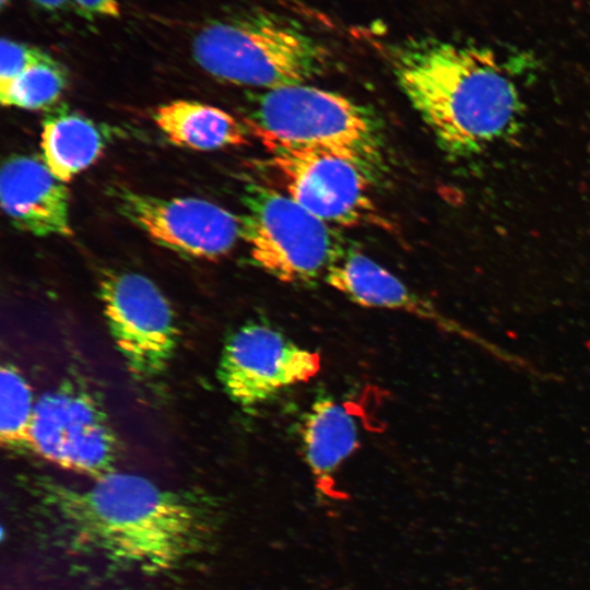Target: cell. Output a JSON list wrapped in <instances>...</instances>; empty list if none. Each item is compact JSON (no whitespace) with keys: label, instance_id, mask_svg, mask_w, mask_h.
Here are the masks:
<instances>
[{"label":"cell","instance_id":"d6986e66","mask_svg":"<svg viewBox=\"0 0 590 590\" xmlns=\"http://www.w3.org/2000/svg\"><path fill=\"white\" fill-rule=\"evenodd\" d=\"M78 14L88 20L116 19L120 15L118 0H70Z\"/></svg>","mask_w":590,"mask_h":590},{"label":"cell","instance_id":"e0dca14e","mask_svg":"<svg viewBox=\"0 0 590 590\" xmlns=\"http://www.w3.org/2000/svg\"><path fill=\"white\" fill-rule=\"evenodd\" d=\"M67 83V71L50 56L17 76L0 93V101L3 106L23 109L48 108L61 96Z\"/></svg>","mask_w":590,"mask_h":590},{"label":"cell","instance_id":"8992f818","mask_svg":"<svg viewBox=\"0 0 590 590\" xmlns=\"http://www.w3.org/2000/svg\"><path fill=\"white\" fill-rule=\"evenodd\" d=\"M30 447L51 463L97 479L117 460L118 444L92 393L66 382L35 404Z\"/></svg>","mask_w":590,"mask_h":590},{"label":"cell","instance_id":"2e32d148","mask_svg":"<svg viewBox=\"0 0 590 590\" xmlns=\"http://www.w3.org/2000/svg\"><path fill=\"white\" fill-rule=\"evenodd\" d=\"M32 389L11 364L0 369V440L8 447L28 445L35 411Z\"/></svg>","mask_w":590,"mask_h":590},{"label":"cell","instance_id":"8fae6325","mask_svg":"<svg viewBox=\"0 0 590 590\" xmlns=\"http://www.w3.org/2000/svg\"><path fill=\"white\" fill-rule=\"evenodd\" d=\"M1 206L11 224L35 236H70L69 191L36 155L7 158L0 174Z\"/></svg>","mask_w":590,"mask_h":590},{"label":"cell","instance_id":"9a60e30c","mask_svg":"<svg viewBox=\"0 0 590 590\" xmlns=\"http://www.w3.org/2000/svg\"><path fill=\"white\" fill-rule=\"evenodd\" d=\"M104 146L105 138L96 123L64 106L50 109L43 119V160L63 182L91 166Z\"/></svg>","mask_w":590,"mask_h":590},{"label":"cell","instance_id":"7c38bea8","mask_svg":"<svg viewBox=\"0 0 590 590\" xmlns=\"http://www.w3.org/2000/svg\"><path fill=\"white\" fill-rule=\"evenodd\" d=\"M323 280L359 306L404 311L448 327L427 300L362 252L340 250Z\"/></svg>","mask_w":590,"mask_h":590},{"label":"cell","instance_id":"9c48e42d","mask_svg":"<svg viewBox=\"0 0 590 590\" xmlns=\"http://www.w3.org/2000/svg\"><path fill=\"white\" fill-rule=\"evenodd\" d=\"M320 368L317 352L299 346L271 326L250 322L228 338L217 375L233 401L253 406L309 381Z\"/></svg>","mask_w":590,"mask_h":590},{"label":"cell","instance_id":"44dd1931","mask_svg":"<svg viewBox=\"0 0 590 590\" xmlns=\"http://www.w3.org/2000/svg\"><path fill=\"white\" fill-rule=\"evenodd\" d=\"M9 1H10V0H1V1H0L1 8H4V7L8 4Z\"/></svg>","mask_w":590,"mask_h":590},{"label":"cell","instance_id":"4fadbf2b","mask_svg":"<svg viewBox=\"0 0 590 590\" xmlns=\"http://www.w3.org/2000/svg\"><path fill=\"white\" fill-rule=\"evenodd\" d=\"M302 444L316 486L323 494L332 495L334 474L358 448L357 421L344 404L331 398H319L304 420Z\"/></svg>","mask_w":590,"mask_h":590},{"label":"cell","instance_id":"ba28073f","mask_svg":"<svg viewBox=\"0 0 590 590\" xmlns=\"http://www.w3.org/2000/svg\"><path fill=\"white\" fill-rule=\"evenodd\" d=\"M98 294L117 349L130 371L141 378L158 375L177 344L173 309L161 290L134 272H105Z\"/></svg>","mask_w":590,"mask_h":590},{"label":"cell","instance_id":"7a4b0ae2","mask_svg":"<svg viewBox=\"0 0 590 590\" xmlns=\"http://www.w3.org/2000/svg\"><path fill=\"white\" fill-rule=\"evenodd\" d=\"M391 66L403 94L449 156L473 158L519 134L524 105L492 50L417 37L392 49Z\"/></svg>","mask_w":590,"mask_h":590},{"label":"cell","instance_id":"5bb4252c","mask_svg":"<svg viewBox=\"0 0 590 590\" xmlns=\"http://www.w3.org/2000/svg\"><path fill=\"white\" fill-rule=\"evenodd\" d=\"M153 119L174 144L211 151L248 143L247 129L227 111L194 101H174L158 106Z\"/></svg>","mask_w":590,"mask_h":590},{"label":"cell","instance_id":"52a82bcc","mask_svg":"<svg viewBox=\"0 0 590 590\" xmlns=\"http://www.w3.org/2000/svg\"><path fill=\"white\" fill-rule=\"evenodd\" d=\"M266 162L285 194L328 224L384 225L369 179L351 162L316 150L272 148Z\"/></svg>","mask_w":590,"mask_h":590},{"label":"cell","instance_id":"277c9868","mask_svg":"<svg viewBox=\"0 0 590 590\" xmlns=\"http://www.w3.org/2000/svg\"><path fill=\"white\" fill-rule=\"evenodd\" d=\"M192 56L210 75L266 91L306 84L329 62L324 46L296 22L252 9L211 21L194 35Z\"/></svg>","mask_w":590,"mask_h":590},{"label":"cell","instance_id":"30bf717a","mask_svg":"<svg viewBox=\"0 0 590 590\" xmlns=\"http://www.w3.org/2000/svg\"><path fill=\"white\" fill-rule=\"evenodd\" d=\"M119 212L158 245L176 252L213 259L241 238V219L198 198H157L125 187L111 188Z\"/></svg>","mask_w":590,"mask_h":590},{"label":"cell","instance_id":"3957f363","mask_svg":"<svg viewBox=\"0 0 590 590\" xmlns=\"http://www.w3.org/2000/svg\"><path fill=\"white\" fill-rule=\"evenodd\" d=\"M267 150L295 148L344 158L371 184L387 173L382 127L376 115L349 97L299 84L256 95L244 118Z\"/></svg>","mask_w":590,"mask_h":590},{"label":"cell","instance_id":"6da1fadb","mask_svg":"<svg viewBox=\"0 0 590 590\" xmlns=\"http://www.w3.org/2000/svg\"><path fill=\"white\" fill-rule=\"evenodd\" d=\"M32 486L73 548L144 573L175 569L210 546L217 529L204 504L132 473L108 472L87 488L46 477Z\"/></svg>","mask_w":590,"mask_h":590},{"label":"cell","instance_id":"ffe728a7","mask_svg":"<svg viewBox=\"0 0 590 590\" xmlns=\"http://www.w3.org/2000/svg\"><path fill=\"white\" fill-rule=\"evenodd\" d=\"M37 5L46 10H60L63 9L67 4H70V0H31Z\"/></svg>","mask_w":590,"mask_h":590},{"label":"cell","instance_id":"ac0fdd59","mask_svg":"<svg viewBox=\"0 0 590 590\" xmlns=\"http://www.w3.org/2000/svg\"><path fill=\"white\" fill-rule=\"evenodd\" d=\"M50 55L34 46L15 42L11 38L1 39L0 57V93L27 69L46 60Z\"/></svg>","mask_w":590,"mask_h":590},{"label":"cell","instance_id":"5b68a950","mask_svg":"<svg viewBox=\"0 0 590 590\" xmlns=\"http://www.w3.org/2000/svg\"><path fill=\"white\" fill-rule=\"evenodd\" d=\"M241 239L252 261L281 282L312 285L340 251L329 224L291 197L259 182L245 186Z\"/></svg>","mask_w":590,"mask_h":590}]
</instances>
